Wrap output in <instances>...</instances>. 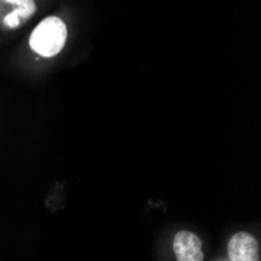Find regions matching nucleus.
I'll return each instance as SVG.
<instances>
[{"mask_svg": "<svg viewBox=\"0 0 261 261\" xmlns=\"http://www.w3.org/2000/svg\"><path fill=\"white\" fill-rule=\"evenodd\" d=\"M0 2H5V4H10V5H13L14 8L16 7H20V5H23L27 2V0H0Z\"/></svg>", "mask_w": 261, "mask_h": 261, "instance_id": "nucleus-5", "label": "nucleus"}, {"mask_svg": "<svg viewBox=\"0 0 261 261\" xmlns=\"http://www.w3.org/2000/svg\"><path fill=\"white\" fill-rule=\"evenodd\" d=\"M174 252L177 261H203L202 241L193 231L181 230L175 234Z\"/></svg>", "mask_w": 261, "mask_h": 261, "instance_id": "nucleus-3", "label": "nucleus"}, {"mask_svg": "<svg viewBox=\"0 0 261 261\" xmlns=\"http://www.w3.org/2000/svg\"><path fill=\"white\" fill-rule=\"evenodd\" d=\"M231 261H259V244L250 233L238 231L228 241Z\"/></svg>", "mask_w": 261, "mask_h": 261, "instance_id": "nucleus-2", "label": "nucleus"}, {"mask_svg": "<svg viewBox=\"0 0 261 261\" xmlns=\"http://www.w3.org/2000/svg\"><path fill=\"white\" fill-rule=\"evenodd\" d=\"M36 13V4L35 0H27L25 4L16 7L10 14L5 16L4 19V27L5 29H17L23 22H27L33 14Z\"/></svg>", "mask_w": 261, "mask_h": 261, "instance_id": "nucleus-4", "label": "nucleus"}, {"mask_svg": "<svg viewBox=\"0 0 261 261\" xmlns=\"http://www.w3.org/2000/svg\"><path fill=\"white\" fill-rule=\"evenodd\" d=\"M67 39V27L63 19L57 16H49L39 22V25L33 30L30 36L32 50L44 58L55 57Z\"/></svg>", "mask_w": 261, "mask_h": 261, "instance_id": "nucleus-1", "label": "nucleus"}]
</instances>
